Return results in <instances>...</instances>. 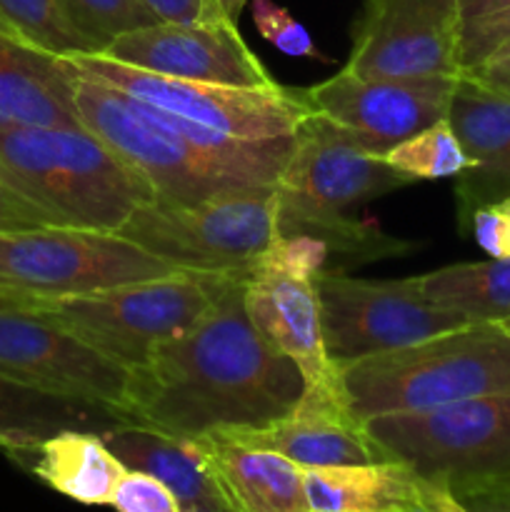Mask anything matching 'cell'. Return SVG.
<instances>
[{
  "label": "cell",
  "instance_id": "obj_18",
  "mask_svg": "<svg viewBox=\"0 0 510 512\" xmlns=\"http://www.w3.org/2000/svg\"><path fill=\"white\" fill-rule=\"evenodd\" d=\"M195 440L220 512H310L303 465L218 435Z\"/></svg>",
  "mask_w": 510,
  "mask_h": 512
},
{
  "label": "cell",
  "instance_id": "obj_38",
  "mask_svg": "<svg viewBox=\"0 0 510 512\" xmlns=\"http://www.w3.org/2000/svg\"><path fill=\"white\" fill-rule=\"evenodd\" d=\"M510 0H460V18L465 20H473L480 18V15H488L495 13V10H503L508 8Z\"/></svg>",
  "mask_w": 510,
  "mask_h": 512
},
{
  "label": "cell",
  "instance_id": "obj_31",
  "mask_svg": "<svg viewBox=\"0 0 510 512\" xmlns=\"http://www.w3.org/2000/svg\"><path fill=\"white\" fill-rule=\"evenodd\" d=\"M505 40H510V5L460 23V70L478 65Z\"/></svg>",
  "mask_w": 510,
  "mask_h": 512
},
{
  "label": "cell",
  "instance_id": "obj_37",
  "mask_svg": "<svg viewBox=\"0 0 510 512\" xmlns=\"http://www.w3.org/2000/svg\"><path fill=\"white\" fill-rule=\"evenodd\" d=\"M420 512H470L445 485L420 478Z\"/></svg>",
  "mask_w": 510,
  "mask_h": 512
},
{
  "label": "cell",
  "instance_id": "obj_28",
  "mask_svg": "<svg viewBox=\"0 0 510 512\" xmlns=\"http://www.w3.org/2000/svg\"><path fill=\"white\" fill-rule=\"evenodd\" d=\"M70 23L88 35L100 53L110 40L148 25L163 23L143 0H58Z\"/></svg>",
  "mask_w": 510,
  "mask_h": 512
},
{
  "label": "cell",
  "instance_id": "obj_2",
  "mask_svg": "<svg viewBox=\"0 0 510 512\" xmlns=\"http://www.w3.org/2000/svg\"><path fill=\"white\" fill-rule=\"evenodd\" d=\"M65 65L73 75L80 125L133 165L153 185L158 200L198 203L233 190L273 188L293 153L295 135L228 138L88 78L68 60Z\"/></svg>",
  "mask_w": 510,
  "mask_h": 512
},
{
  "label": "cell",
  "instance_id": "obj_5",
  "mask_svg": "<svg viewBox=\"0 0 510 512\" xmlns=\"http://www.w3.org/2000/svg\"><path fill=\"white\" fill-rule=\"evenodd\" d=\"M223 275L173 273L65 298H25L0 293V310L38 315L85 345L135 370L155 350L198 323L218 298Z\"/></svg>",
  "mask_w": 510,
  "mask_h": 512
},
{
  "label": "cell",
  "instance_id": "obj_11",
  "mask_svg": "<svg viewBox=\"0 0 510 512\" xmlns=\"http://www.w3.org/2000/svg\"><path fill=\"white\" fill-rule=\"evenodd\" d=\"M323 313V338L333 363L405 348L470 320L430 305L420 295L418 275L400 280L353 278L343 270L315 273Z\"/></svg>",
  "mask_w": 510,
  "mask_h": 512
},
{
  "label": "cell",
  "instance_id": "obj_29",
  "mask_svg": "<svg viewBox=\"0 0 510 512\" xmlns=\"http://www.w3.org/2000/svg\"><path fill=\"white\" fill-rule=\"evenodd\" d=\"M250 3H253L255 28L273 48H278L283 55H290V58H310L318 60V63H330V58H325L315 48L305 25L298 23L283 5L273 3V0H250Z\"/></svg>",
  "mask_w": 510,
  "mask_h": 512
},
{
  "label": "cell",
  "instance_id": "obj_7",
  "mask_svg": "<svg viewBox=\"0 0 510 512\" xmlns=\"http://www.w3.org/2000/svg\"><path fill=\"white\" fill-rule=\"evenodd\" d=\"M365 430L385 460L403 463L453 495L510 483V395L378 415L365 420Z\"/></svg>",
  "mask_w": 510,
  "mask_h": 512
},
{
  "label": "cell",
  "instance_id": "obj_26",
  "mask_svg": "<svg viewBox=\"0 0 510 512\" xmlns=\"http://www.w3.org/2000/svg\"><path fill=\"white\" fill-rule=\"evenodd\" d=\"M0 20L25 43L58 58L100 53L98 45L70 23L58 0H0Z\"/></svg>",
  "mask_w": 510,
  "mask_h": 512
},
{
  "label": "cell",
  "instance_id": "obj_40",
  "mask_svg": "<svg viewBox=\"0 0 510 512\" xmlns=\"http://www.w3.org/2000/svg\"><path fill=\"white\" fill-rule=\"evenodd\" d=\"M498 203H500V205H503V208H505V210H508V213H510V195H505V198H500V200H498Z\"/></svg>",
  "mask_w": 510,
  "mask_h": 512
},
{
  "label": "cell",
  "instance_id": "obj_9",
  "mask_svg": "<svg viewBox=\"0 0 510 512\" xmlns=\"http://www.w3.org/2000/svg\"><path fill=\"white\" fill-rule=\"evenodd\" d=\"M180 273L118 233L45 228L0 233V293L65 298Z\"/></svg>",
  "mask_w": 510,
  "mask_h": 512
},
{
  "label": "cell",
  "instance_id": "obj_6",
  "mask_svg": "<svg viewBox=\"0 0 510 512\" xmlns=\"http://www.w3.org/2000/svg\"><path fill=\"white\" fill-rule=\"evenodd\" d=\"M175 270L248 278L278 238L273 188L220 193L198 203H140L118 230Z\"/></svg>",
  "mask_w": 510,
  "mask_h": 512
},
{
  "label": "cell",
  "instance_id": "obj_25",
  "mask_svg": "<svg viewBox=\"0 0 510 512\" xmlns=\"http://www.w3.org/2000/svg\"><path fill=\"white\" fill-rule=\"evenodd\" d=\"M420 295L440 310L470 323H503L510 318V258L455 263L418 275Z\"/></svg>",
  "mask_w": 510,
  "mask_h": 512
},
{
  "label": "cell",
  "instance_id": "obj_32",
  "mask_svg": "<svg viewBox=\"0 0 510 512\" xmlns=\"http://www.w3.org/2000/svg\"><path fill=\"white\" fill-rule=\"evenodd\" d=\"M470 225L478 245L490 258H510V213L498 200L478 205L470 213Z\"/></svg>",
  "mask_w": 510,
  "mask_h": 512
},
{
  "label": "cell",
  "instance_id": "obj_15",
  "mask_svg": "<svg viewBox=\"0 0 510 512\" xmlns=\"http://www.w3.org/2000/svg\"><path fill=\"white\" fill-rule=\"evenodd\" d=\"M103 55L150 73L203 83L273 88L278 80L250 50L238 23H155L118 35Z\"/></svg>",
  "mask_w": 510,
  "mask_h": 512
},
{
  "label": "cell",
  "instance_id": "obj_10",
  "mask_svg": "<svg viewBox=\"0 0 510 512\" xmlns=\"http://www.w3.org/2000/svg\"><path fill=\"white\" fill-rule=\"evenodd\" d=\"M413 183L410 175L310 115L295 130L293 153L275 183L278 233L308 235L348 218V208Z\"/></svg>",
  "mask_w": 510,
  "mask_h": 512
},
{
  "label": "cell",
  "instance_id": "obj_17",
  "mask_svg": "<svg viewBox=\"0 0 510 512\" xmlns=\"http://www.w3.org/2000/svg\"><path fill=\"white\" fill-rule=\"evenodd\" d=\"M315 275L290 268L265 255L243 280V303L250 323L265 340L298 365L305 385H318L338 375L325 350L323 313Z\"/></svg>",
  "mask_w": 510,
  "mask_h": 512
},
{
  "label": "cell",
  "instance_id": "obj_42",
  "mask_svg": "<svg viewBox=\"0 0 510 512\" xmlns=\"http://www.w3.org/2000/svg\"><path fill=\"white\" fill-rule=\"evenodd\" d=\"M503 325H505V328H508V333H510V318L503 320Z\"/></svg>",
  "mask_w": 510,
  "mask_h": 512
},
{
  "label": "cell",
  "instance_id": "obj_34",
  "mask_svg": "<svg viewBox=\"0 0 510 512\" xmlns=\"http://www.w3.org/2000/svg\"><path fill=\"white\" fill-rule=\"evenodd\" d=\"M163 23H218L228 20L218 0H143Z\"/></svg>",
  "mask_w": 510,
  "mask_h": 512
},
{
  "label": "cell",
  "instance_id": "obj_3",
  "mask_svg": "<svg viewBox=\"0 0 510 512\" xmlns=\"http://www.w3.org/2000/svg\"><path fill=\"white\" fill-rule=\"evenodd\" d=\"M0 178L55 225L118 233L155 190L85 125L0 128Z\"/></svg>",
  "mask_w": 510,
  "mask_h": 512
},
{
  "label": "cell",
  "instance_id": "obj_16",
  "mask_svg": "<svg viewBox=\"0 0 510 512\" xmlns=\"http://www.w3.org/2000/svg\"><path fill=\"white\" fill-rule=\"evenodd\" d=\"M210 435L270 450L303 468L323 465L383 463L385 455L365 430V420L355 415L345 395L340 370L335 378L305 385L298 403L273 423L258 428H225Z\"/></svg>",
  "mask_w": 510,
  "mask_h": 512
},
{
  "label": "cell",
  "instance_id": "obj_24",
  "mask_svg": "<svg viewBox=\"0 0 510 512\" xmlns=\"http://www.w3.org/2000/svg\"><path fill=\"white\" fill-rule=\"evenodd\" d=\"M30 470L48 488L80 505H110L125 468L103 435L90 430H63L33 453Z\"/></svg>",
  "mask_w": 510,
  "mask_h": 512
},
{
  "label": "cell",
  "instance_id": "obj_22",
  "mask_svg": "<svg viewBox=\"0 0 510 512\" xmlns=\"http://www.w3.org/2000/svg\"><path fill=\"white\" fill-rule=\"evenodd\" d=\"M310 512H420V478L395 460L303 468Z\"/></svg>",
  "mask_w": 510,
  "mask_h": 512
},
{
  "label": "cell",
  "instance_id": "obj_14",
  "mask_svg": "<svg viewBox=\"0 0 510 512\" xmlns=\"http://www.w3.org/2000/svg\"><path fill=\"white\" fill-rule=\"evenodd\" d=\"M0 375L128 415L130 370L38 315L0 310Z\"/></svg>",
  "mask_w": 510,
  "mask_h": 512
},
{
  "label": "cell",
  "instance_id": "obj_33",
  "mask_svg": "<svg viewBox=\"0 0 510 512\" xmlns=\"http://www.w3.org/2000/svg\"><path fill=\"white\" fill-rule=\"evenodd\" d=\"M45 225L55 223L0 178V233H18V230L45 228Z\"/></svg>",
  "mask_w": 510,
  "mask_h": 512
},
{
  "label": "cell",
  "instance_id": "obj_23",
  "mask_svg": "<svg viewBox=\"0 0 510 512\" xmlns=\"http://www.w3.org/2000/svg\"><path fill=\"white\" fill-rule=\"evenodd\" d=\"M103 440L125 468L148 473L168 485L183 510L213 508L220 512L198 440L175 438L138 423L118 425L103 433Z\"/></svg>",
  "mask_w": 510,
  "mask_h": 512
},
{
  "label": "cell",
  "instance_id": "obj_20",
  "mask_svg": "<svg viewBox=\"0 0 510 512\" xmlns=\"http://www.w3.org/2000/svg\"><path fill=\"white\" fill-rule=\"evenodd\" d=\"M125 423L133 420L108 405L63 398L0 375V450L10 458L25 460L63 430L103 435Z\"/></svg>",
  "mask_w": 510,
  "mask_h": 512
},
{
  "label": "cell",
  "instance_id": "obj_1",
  "mask_svg": "<svg viewBox=\"0 0 510 512\" xmlns=\"http://www.w3.org/2000/svg\"><path fill=\"white\" fill-rule=\"evenodd\" d=\"M243 280H225L198 323L130 370L125 410L133 423L195 440L273 423L298 403L303 375L250 323Z\"/></svg>",
  "mask_w": 510,
  "mask_h": 512
},
{
  "label": "cell",
  "instance_id": "obj_12",
  "mask_svg": "<svg viewBox=\"0 0 510 512\" xmlns=\"http://www.w3.org/2000/svg\"><path fill=\"white\" fill-rule=\"evenodd\" d=\"M460 0H365L345 70L365 78H458Z\"/></svg>",
  "mask_w": 510,
  "mask_h": 512
},
{
  "label": "cell",
  "instance_id": "obj_4",
  "mask_svg": "<svg viewBox=\"0 0 510 512\" xmlns=\"http://www.w3.org/2000/svg\"><path fill=\"white\" fill-rule=\"evenodd\" d=\"M338 370L360 420L510 395V333L503 323H468Z\"/></svg>",
  "mask_w": 510,
  "mask_h": 512
},
{
  "label": "cell",
  "instance_id": "obj_8",
  "mask_svg": "<svg viewBox=\"0 0 510 512\" xmlns=\"http://www.w3.org/2000/svg\"><path fill=\"white\" fill-rule=\"evenodd\" d=\"M78 73L133 95L135 100L240 140L290 138L313 115L303 88H240L173 78L118 63L103 53L65 58Z\"/></svg>",
  "mask_w": 510,
  "mask_h": 512
},
{
  "label": "cell",
  "instance_id": "obj_13",
  "mask_svg": "<svg viewBox=\"0 0 510 512\" xmlns=\"http://www.w3.org/2000/svg\"><path fill=\"white\" fill-rule=\"evenodd\" d=\"M455 78H365L340 70L305 90L310 110L353 140L385 158L388 150L448 115Z\"/></svg>",
  "mask_w": 510,
  "mask_h": 512
},
{
  "label": "cell",
  "instance_id": "obj_39",
  "mask_svg": "<svg viewBox=\"0 0 510 512\" xmlns=\"http://www.w3.org/2000/svg\"><path fill=\"white\" fill-rule=\"evenodd\" d=\"M218 3H220V10L225 13V18L238 23L240 13H243V8L250 3V0H218Z\"/></svg>",
  "mask_w": 510,
  "mask_h": 512
},
{
  "label": "cell",
  "instance_id": "obj_41",
  "mask_svg": "<svg viewBox=\"0 0 510 512\" xmlns=\"http://www.w3.org/2000/svg\"><path fill=\"white\" fill-rule=\"evenodd\" d=\"M183 512H218V510H213V508H185Z\"/></svg>",
  "mask_w": 510,
  "mask_h": 512
},
{
  "label": "cell",
  "instance_id": "obj_36",
  "mask_svg": "<svg viewBox=\"0 0 510 512\" xmlns=\"http://www.w3.org/2000/svg\"><path fill=\"white\" fill-rule=\"evenodd\" d=\"M470 512H510V483L455 495Z\"/></svg>",
  "mask_w": 510,
  "mask_h": 512
},
{
  "label": "cell",
  "instance_id": "obj_21",
  "mask_svg": "<svg viewBox=\"0 0 510 512\" xmlns=\"http://www.w3.org/2000/svg\"><path fill=\"white\" fill-rule=\"evenodd\" d=\"M448 123L458 135L465 155L473 160L468 175L478 178L470 190H458L463 208H475L485 185L510 183V98L458 73L448 105Z\"/></svg>",
  "mask_w": 510,
  "mask_h": 512
},
{
  "label": "cell",
  "instance_id": "obj_19",
  "mask_svg": "<svg viewBox=\"0 0 510 512\" xmlns=\"http://www.w3.org/2000/svg\"><path fill=\"white\" fill-rule=\"evenodd\" d=\"M80 125L63 58L25 43L0 20V128Z\"/></svg>",
  "mask_w": 510,
  "mask_h": 512
},
{
  "label": "cell",
  "instance_id": "obj_30",
  "mask_svg": "<svg viewBox=\"0 0 510 512\" xmlns=\"http://www.w3.org/2000/svg\"><path fill=\"white\" fill-rule=\"evenodd\" d=\"M115 512H183L173 490L140 470H125L110 498Z\"/></svg>",
  "mask_w": 510,
  "mask_h": 512
},
{
  "label": "cell",
  "instance_id": "obj_27",
  "mask_svg": "<svg viewBox=\"0 0 510 512\" xmlns=\"http://www.w3.org/2000/svg\"><path fill=\"white\" fill-rule=\"evenodd\" d=\"M383 160L413 180L460 178L473 170V160L465 155L448 118H440L438 123L405 138L403 143L388 150Z\"/></svg>",
  "mask_w": 510,
  "mask_h": 512
},
{
  "label": "cell",
  "instance_id": "obj_35",
  "mask_svg": "<svg viewBox=\"0 0 510 512\" xmlns=\"http://www.w3.org/2000/svg\"><path fill=\"white\" fill-rule=\"evenodd\" d=\"M460 73L470 75L478 83L488 85V88L498 90V93L508 95L510 98V40H505L500 48H495L493 53L485 60H480L478 65L468 70H460Z\"/></svg>",
  "mask_w": 510,
  "mask_h": 512
}]
</instances>
